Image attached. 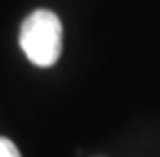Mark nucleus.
Wrapping results in <instances>:
<instances>
[{
	"mask_svg": "<svg viewBox=\"0 0 160 157\" xmlns=\"http://www.w3.org/2000/svg\"><path fill=\"white\" fill-rule=\"evenodd\" d=\"M0 157H21V152L17 150V145L10 138L0 136Z\"/></svg>",
	"mask_w": 160,
	"mask_h": 157,
	"instance_id": "nucleus-2",
	"label": "nucleus"
},
{
	"mask_svg": "<svg viewBox=\"0 0 160 157\" xmlns=\"http://www.w3.org/2000/svg\"><path fill=\"white\" fill-rule=\"evenodd\" d=\"M19 45L31 64L47 68L61 54V21L50 10H35L28 14L19 31Z\"/></svg>",
	"mask_w": 160,
	"mask_h": 157,
	"instance_id": "nucleus-1",
	"label": "nucleus"
}]
</instances>
